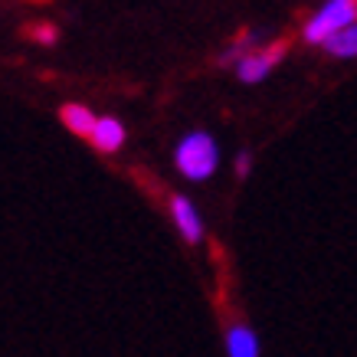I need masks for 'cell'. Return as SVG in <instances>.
I'll return each instance as SVG.
<instances>
[{
  "label": "cell",
  "mask_w": 357,
  "mask_h": 357,
  "mask_svg": "<svg viewBox=\"0 0 357 357\" xmlns=\"http://www.w3.org/2000/svg\"><path fill=\"white\" fill-rule=\"evenodd\" d=\"M174 164L187 181L204 184L220 167V144L210 131H187L184 138L174 144Z\"/></svg>",
  "instance_id": "1"
},
{
  "label": "cell",
  "mask_w": 357,
  "mask_h": 357,
  "mask_svg": "<svg viewBox=\"0 0 357 357\" xmlns=\"http://www.w3.org/2000/svg\"><path fill=\"white\" fill-rule=\"evenodd\" d=\"M354 23H357V3H351V0H328L305 20L302 40L312 46H325L328 40H335L337 33L354 26Z\"/></svg>",
  "instance_id": "2"
},
{
  "label": "cell",
  "mask_w": 357,
  "mask_h": 357,
  "mask_svg": "<svg viewBox=\"0 0 357 357\" xmlns=\"http://www.w3.org/2000/svg\"><path fill=\"white\" fill-rule=\"evenodd\" d=\"M282 59H285V43L266 46V50H259V53L246 56V59L236 66L239 82H246V86H256V82H262V79L269 76V73L282 63Z\"/></svg>",
  "instance_id": "3"
},
{
  "label": "cell",
  "mask_w": 357,
  "mask_h": 357,
  "mask_svg": "<svg viewBox=\"0 0 357 357\" xmlns=\"http://www.w3.org/2000/svg\"><path fill=\"white\" fill-rule=\"evenodd\" d=\"M171 220L174 227H177V233L184 236V243H190V246H197L200 239H204V220H200V210L194 206V200H187V197H171Z\"/></svg>",
  "instance_id": "4"
},
{
  "label": "cell",
  "mask_w": 357,
  "mask_h": 357,
  "mask_svg": "<svg viewBox=\"0 0 357 357\" xmlns=\"http://www.w3.org/2000/svg\"><path fill=\"white\" fill-rule=\"evenodd\" d=\"M223 347H227V357H259L262 354L259 335L246 321H233L223 331Z\"/></svg>",
  "instance_id": "5"
},
{
  "label": "cell",
  "mask_w": 357,
  "mask_h": 357,
  "mask_svg": "<svg viewBox=\"0 0 357 357\" xmlns=\"http://www.w3.org/2000/svg\"><path fill=\"white\" fill-rule=\"evenodd\" d=\"M125 125H121L115 115H98V121H96V131H92V144H96L98 151H105V154H112V151H119L121 144H125Z\"/></svg>",
  "instance_id": "6"
},
{
  "label": "cell",
  "mask_w": 357,
  "mask_h": 357,
  "mask_svg": "<svg viewBox=\"0 0 357 357\" xmlns=\"http://www.w3.org/2000/svg\"><path fill=\"white\" fill-rule=\"evenodd\" d=\"M259 40H262V30H243L233 40V43H227V50L220 53V66H239L246 56H252V53H259L256 46H259Z\"/></svg>",
  "instance_id": "7"
},
{
  "label": "cell",
  "mask_w": 357,
  "mask_h": 357,
  "mask_svg": "<svg viewBox=\"0 0 357 357\" xmlns=\"http://www.w3.org/2000/svg\"><path fill=\"white\" fill-rule=\"evenodd\" d=\"M59 119H63V125H66L69 131H73V135L92 138V131H96L98 115H92V112H89L86 105H79V102H69V105H63Z\"/></svg>",
  "instance_id": "8"
},
{
  "label": "cell",
  "mask_w": 357,
  "mask_h": 357,
  "mask_svg": "<svg viewBox=\"0 0 357 357\" xmlns=\"http://www.w3.org/2000/svg\"><path fill=\"white\" fill-rule=\"evenodd\" d=\"M325 53L335 56V59H354L357 56V23L354 26H347V30H341L335 40H328Z\"/></svg>",
  "instance_id": "9"
},
{
  "label": "cell",
  "mask_w": 357,
  "mask_h": 357,
  "mask_svg": "<svg viewBox=\"0 0 357 357\" xmlns=\"http://www.w3.org/2000/svg\"><path fill=\"white\" fill-rule=\"evenodd\" d=\"M249 171H252V154H249V151H239L236 154V177L243 181V177H249Z\"/></svg>",
  "instance_id": "10"
},
{
  "label": "cell",
  "mask_w": 357,
  "mask_h": 357,
  "mask_svg": "<svg viewBox=\"0 0 357 357\" xmlns=\"http://www.w3.org/2000/svg\"><path fill=\"white\" fill-rule=\"evenodd\" d=\"M33 40H40L43 46H53L56 43V26H36V30H33Z\"/></svg>",
  "instance_id": "11"
}]
</instances>
